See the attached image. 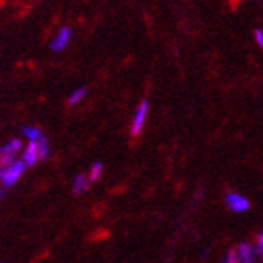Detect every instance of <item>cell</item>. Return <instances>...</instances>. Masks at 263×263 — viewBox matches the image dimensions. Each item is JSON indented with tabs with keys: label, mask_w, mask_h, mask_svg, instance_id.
I'll list each match as a JSON object with an SVG mask.
<instances>
[{
	"label": "cell",
	"mask_w": 263,
	"mask_h": 263,
	"mask_svg": "<svg viewBox=\"0 0 263 263\" xmlns=\"http://www.w3.org/2000/svg\"><path fill=\"white\" fill-rule=\"evenodd\" d=\"M258 249H255L251 242H242L239 244L238 255L241 258V263H255L257 261Z\"/></svg>",
	"instance_id": "4"
},
{
	"label": "cell",
	"mask_w": 263,
	"mask_h": 263,
	"mask_svg": "<svg viewBox=\"0 0 263 263\" xmlns=\"http://www.w3.org/2000/svg\"><path fill=\"white\" fill-rule=\"evenodd\" d=\"M225 201L233 212H246V210H249V207H251V202H249L244 196L236 194V193H228Z\"/></svg>",
	"instance_id": "3"
},
{
	"label": "cell",
	"mask_w": 263,
	"mask_h": 263,
	"mask_svg": "<svg viewBox=\"0 0 263 263\" xmlns=\"http://www.w3.org/2000/svg\"><path fill=\"white\" fill-rule=\"evenodd\" d=\"M37 146H39V154H41V159H47L48 154H50V146H48V140L42 135L41 140L37 141Z\"/></svg>",
	"instance_id": "10"
},
{
	"label": "cell",
	"mask_w": 263,
	"mask_h": 263,
	"mask_svg": "<svg viewBox=\"0 0 263 263\" xmlns=\"http://www.w3.org/2000/svg\"><path fill=\"white\" fill-rule=\"evenodd\" d=\"M148 111H149V101L148 100H143L140 108L135 114V119L134 124H132V135H138L140 132L144 127V122H146V117H148Z\"/></svg>",
	"instance_id": "2"
},
{
	"label": "cell",
	"mask_w": 263,
	"mask_h": 263,
	"mask_svg": "<svg viewBox=\"0 0 263 263\" xmlns=\"http://www.w3.org/2000/svg\"><path fill=\"white\" fill-rule=\"evenodd\" d=\"M101 174H103V164H101V162H95L93 165H91L88 181H90V183H97V181L100 180Z\"/></svg>",
	"instance_id": "9"
},
{
	"label": "cell",
	"mask_w": 263,
	"mask_h": 263,
	"mask_svg": "<svg viewBox=\"0 0 263 263\" xmlns=\"http://www.w3.org/2000/svg\"><path fill=\"white\" fill-rule=\"evenodd\" d=\"M71 35H72V29L71 28H63L58 35L55 37V41L51 42V50H55V51H61L66 48V45L69 44L71 41Z\"/></svg>",
	"instance_id": "5"
},
{
	"label": "cell",
	"mask_w": 263,
	"mask_h": 263,
	"mask_svg": "<svg viewBox=\"0 0 263 263\" xmlns=\"http://www.w3.org/2000/svg\"><path fill=\"white\" fill-rule=\"evenodd\" d=\"M225 263H241V258H239L238 251H236V249H231V251L227 254Z\"/></svg>",
	"instance_id": "14"
},
{
	"label": "cell",
	"mask_w": 263,
	"mask_h": 263,
	"mask_svg": "<svg viewBox=\"0 0 263 263\" xmlns=\"http://www.w3.org/2000/svg\"><path fill=\"white\" fill-rule=\"evenodd\" d=\"M85 95H87V88H77L76 91H72V95L69 97L68 103L72 106V104H77L79 101H81Z\"/></svg>",
	"instance_id": "12"
},
{
	"label": "cell",
	"mask_w": 263,
	"mask_h": 263,
	"mask_svg": "<svg viewBox=\"0 0 263 263\" xmlns=\"http://www.w3.org/2000/svg\"><path fill=\"white\" fill-rule=\"evenodd\" d=\"M23 134L28 137L31 141H35V143L41 140V137H42L41 130L35 128V127H23Z\"/></svg>",
	"instance_id": "11"
},
{
	"label": "cell",
	"mask_w": 263,
	"mask_h": 263,
	"mask_svg": "<svg viewBox=\"0 0 263 263\" xmlns=\"http://www.w3.org/2000/svg\"><path fill=\"white\" fill-rule=\"evenodd\" d=\"M255 41L260 47H263V31L261 29H257L255 31Z\"/></svg>",
	"instance_id": "15"
},
{
	"label": "cell",
	"mask_w": 263,
	"mask_h": 263,
	"mask_svg": "<svg viewBox=\"0 0 263 263\" xmlns=\"http://www.w3.org/2000/svg\"><path fill=\"white\" fill-rule=\"evenodd\" d=\"M257 244H258V251L263 254V234H260L257 238Z\"/></svg>",
	"instance_id": "16"
},
{
	"label": "cell",
	"mask_w": 263,
	"mask_h": 263,
	"mask_svg": "<svg viewBox=\"0 0 263 263\" xmlns=\"http://www.w3.org/2000/svg\"><path fill=\"white\" fill-rule=\"evenodd\" d=\"M15 162H16L15 154H0V167L2 168H7Z\"/></svg>",
	"instance_id": "13"
},
{
	"label": "cell",
	"mask_w": 263,
	"mask_h": 263,
	"mask_svg": "<svg viewBox=\"0 0 263 263\" xmlns=\"http://www.w3.org/2000/svg\"><path fill=\"white\" fill-rule=\"evenodd\" d=\"M26 170V164L23 162V161H16L15 164H11L10 167H7L5 170H4V177H2V183L7 186V188H10V186H13L15 183L21 178V175H23V172Z\"/></svg>",
	"instance_id": "1"
},
{
	"label": "cell",
	"mask_w": 263,
	"mask_h": 263,
	"mask_svg": "<svg viewBox=\"0 0 263 263\" xmlns=\"http://www.w3.org/2000/svg\"><path fill=\"white\" fill-rule=\"evenodd\" d=\"M23 143L20 138H13L11 141H8L5 146H0V154H15L18 149H21Z\"/></svg>",
	"instance_id": "7"
},
{
	"label": "cell",
	"mask_w": 263,
	"mask_h": 263,
	"mask_svg": "<svg viewBox=\"0 0 263 263\" xmlns=\"http://www.w3.org/2000/svg\"><path fill=\"white\" fill-rule=\"evenodd\" d=\"M2 196H4V190H0V199H2Z\"/></svg>",
	"instance_id": "18"
},
{
	"label": "cell",
	"mask_w": 263,
	"mask_h": 263,
	"mask_svg": "<svg viewBox=\"0 0 263 263\" xmlns=\"http://www.w3.org/2000/svg\"><path fill=\"white\" fill-rule=\"evenodd\" d=\"M39 159H41V154H39V146H37L35 141H31L28 144V148H26L24 153H23V162L26 165L32 167V165H35V162Z\"/></svg>",
	"instance_id": "6"
},
{
	"label": "cell",
	"mask_w": 263,
	"mask_h": 263,
	"mask_svg": "<svg viewBox=\"0 0 263 263\" xmlns=\"http://www.w3.org/2000/svg\"><path fill=\"white\" fill-rule=\"evenodd\" d=\"M90 186V181H88V178L85 177V175H79L77 178H76V181H74V193L76 194H81V193H84L87 188Z\"/></svg>",
	"instance_id": "8"
},
{
	"label": "cell",
	"mask_w": 263,
	"mask_h": 263,
	"mask_svg": "<svg viewBox=\"0 0 263 263\" xmlns=\"http://www.w3.org/2000/svg\"><path fill=\"white\" fill-rule=\"evenodd\" d=\"M4 170H5V168L0 167V181H2V177H4Z\"/></svg>",
	"instance_id": "17"
}]
</instances>
